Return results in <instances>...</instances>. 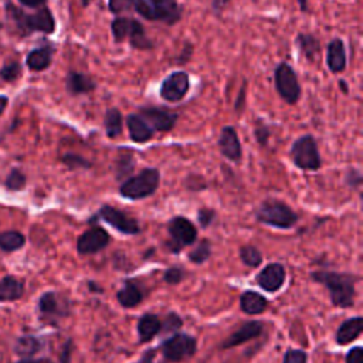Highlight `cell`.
Listing matches in <instances>:
<instances>
[{
  "label": "cell",
  "instance_id": "obj_31",
  "mask_svg": "<svg viewBox=\"0 0 363 363\" xmlns=\"http://www.w3.org/2000/svg\"><path fill=\"white\" fill-rule=\"evenodd\" d=\"M26 242L24 235L20 231L9 230L0 233V250L6 252H13L20 250Z\"/></svg>",
  "mask_w": 363,
  "mask_h": 363
},
{
  "label": "cell",
  "instance_id": "obj_13",
  "mask_svg": "<svg viewBox=\"0 0 363 363\" xmlns=\"http://www.w3.org/2000/svg\"><path fill=\"white\" fill-rule=\"evenodd\" d=\"M138 113L147 122V125L153 129V132L166 133L170 132L179 119V113L176 111H169L162 106H139Z\"/></svg>",
  "mask_w": 363,
  "mask_h": 363
},
{
  "label": "cell",
  "instance_id": "obj_52",
  "mask_svg": "<svg viewBox=\"0 0 363 363\" xmlns=\"http://www.w3.org/2000/svg\"><path fill=\"white\" fill-rule=\"evenodd\" d=\"M298 7L302 13H309L311 11V6H309V0H296Z\"/></svg>",
  "mask_w": 363,
  "mask_h": 363
},
{
  "label": "cell",
  "instance_id": "obj_10",
  "mask_svg": "<svg viewBox=\"0 0 363 363\" xmlns=\"http://www.w3.org/2000/svg\"><path fill=\"white\" fill-rule=\"evenodd\" d=\"M190 75L183 69L169 72L160 82L159 96L169 104L182 102L190 91Z\"/></svg>",
  "mask_w": 363,
  "mask_h": 363
},
{
  "label": "cell",
  "instance_id": "obj_39",
  "mask_svg": "<svg viewBox=\"0 0 363 363\" xmlns=\"http://www.w3.org/2000/svg\"><path fill=\"white\" fill-rule=\"evenodd\" d=\"M61 160L69 169H89L91 167V162L77 153H65L61 157Z\"/></svg>",
  "mask_w": 363,
  "mask_h": 363
},
{
  "label": "cell",
  "instance_id": "obj_22",
  "mask_svg": "<svg viewBox=\"0 0 363 363\" xmlns=\"http://www.w3.org/2000/svg\"><path fill=\"white\" fill-rule=\"evenodd\" d=\"M55 47L52 44H44L30 50L26 55V65L33 72H43L52 64Z\"/></svg>",
  "mask_w": 363,
  "mask_h": 363
},
{
  "label": "cell",
  "instance_id": "obj_23",
  "mask_svg": "<svg viewBox=\"0 0 363 363\" xmlns=\"http://www.w3.org/2000/svg\"><path fill=\"white\" fill-rule=\"evenodd\" d=\"M125 123L128 128L129 138L135 143L149 142L155 135L153 129L147 125V122L138 112L128 113L125 118Z\"/></svg>",
  "mask_w": 363,
  "mask_h": 363
},
{
  "label": "cell",
  "instance_id": "obj_37",
  "mask_svg": "<svg viewBox=\"0 0 363 363\" xmlns=\"http://www.w3.org/2000/svg\"><path fill=\"white\" fill-rule=\"evenodd\" d=\"M254 136H255V140L258 142L259 146H267L268 140L271 138L269 126L259 118L254 123Z\"/></svg>",
  "mask_w": 363,
  "mask_h": 363
},
{
  "label": "cell",
  "instance_id": "obj_1",
  "mask_svg": "<svg viewBox=\"0 0 363 363\" xmlns=\"http://www.w3.org/2000/svg\"><path fill=\"white\" fill-rule=\"evenodd\" d=\"M6 14L23 35H31L34 33L52 34L57 28L55 17L47 4L35 9L33 13H26L14 3L6 1Z\"/></svg>",
  "mask_w": 363,
  "mask_h": 363
},
{
  "label": "cell",
  "instance_id": "obj_14",
  "mask_svg": "<svg viewBox=\"0 0 363 363\" xmlns=\"http://www.w3.org/2000/svg\"><path fill=\"white\" fill-rule=\"evenodd\" d=\"M99 217L108 223L111 227L118 230L122 234H138L140 231V227L135 218H132L129 214L123 213L122 210L112 207V206H102L99 208Z\"/></svg>",
  "mask_w": 363,
  "mask_h": 363
},
{
  "label": "cell",
  "instance_id": "obj_51",
  "mask_svg": "<svg viewBox=\"0 0 363 363\" xmlns=\"http://www.w3.org/2000/svg\"><path fill=\"white\" fill-rule=\"evenodd\" d=\"M69 356H71V340H68L64 345V350L61 354V363H69Z\"/></svg>",
  "mask_w": 363,
  "mask_h": 363
},
{
  "label": "cell",
  "instance_id": "obj_36",
  "mask_svg": "<svg viewBox=\"0 0 363 363\" xmlns=\"http://www.w3.org/2000/svg\"><path fill=\"white\" fill-rule=\"evenodd\" d=\"M135 167V159L132 156V153H123L121 155V157L116 160V177L118 179H122V177H126L132 173Z\"/></svg>",
  "mask_w": 363,
  "mask_h": 363
},
{
  "label": "cell",
  "instance_id": "obj_35",
  "mask_svg": "<svg viewBox=\"0 0 363 363\" xmlns=\"http://www.w3.org/2000/svg\"><path fill=\"white\" fill-rule=\"evenodd\" d=\"M211 254V245L208 240H201L200 242H197L193 250L189 252V259L194 264H203L204 261L208 259Z\"/></svg>",
  "mask_w": 363,
  "mask_h": 363
},
{
  "label": "cell",
  "instance_id": "obj_32",
  "mask_svg": "<svg viewBox=\"0 0 363 363\" xmlns=\"http://www.w3.org/2000/svg\"><path fill=\"white\" fill-rule=\"evenodd\" d=\"M21 75H23V65L18 60L7 61L0 68V79L7 84L17 82L21 78Z\"/></svg>",
  "mask_w": 363,
  "mask_h": 363
},
{
  "label": "cell",
  "instance_id": "obj_41",
  "mask_svg": "<svg viewBox=\"0 0 363 363\" xmlns=\"http://www.w3.org/2000/svg\"><path fill=\"white\" fill-rule=\"evenodd\" d=\"M308 356L301 349H288L284 354L282 363H306Z\"/></svg>",
  "mask_w": 363,
  "mask_h": 363
},
{
  "label": "cell",
  "instance_id": "obj_7",
  "mask_svg": "<svg viewBox=\"0 0 363 363\" xmlns=\"http://www.w3.org/2000/svg\"><path fill=\"white\" fill-rule=\"evenodd\" d=\"M160 182V173L155 167H146L142 169L138 174L128 177L119 187L121 196L130 199V200H139L152 196Z\"/></svg>",
  "mask_w": 363,
  "mask_h": 363
},
{
  "label": "cell",
  "instance_id": "obj_27",
  "mask_svg": "<svg viewBox=\"0 0 363 363\" xmlns=\"http://www.w3.org/2000/svg\"><path fill=\"white\" fill-rule=\"evenodd\" d=\"M268 306V301L265 296L255 291H245L240 296V308L242 312L248 315H259Z\"/></svg>",
  "mask_w": 363,
  "mask_h": 363
},
{
  "label": "cell",
  "instance_id": "obj_25",
  "mask_svg": "<svg viewBox=\"0 0 363 363\" xmlns=\"http://www.w3.org/2000/svg\"><path fill=\"white\" fill-rule=\"evenodd\" d=\"M24 281L14 275H6L0 279V302H13L23 296Z\"/></svg>",
  "mask_w": 363,
  "mask_h": 363
},
{
  "label": "cell",
  "instance_id": "obj_8",
  "mask_svg": "<svg viewBox=\"0 0 363 363\" xmlns=\"http://www.w3.org/2000/svg\"><path fill=\"white\" fill-rule=\"evenodd\" d=\"M291 159L302 170H318L322 164L316 139L311 135H302L291 145Z\"/></svg>",
  "mask_w": 363,
  "mask_h": 363
},
{
  "label": "cell",
  "instance_id": "obj_4",
  "mask_svg": "<svg viewBox=\"0 0 363 363\" xmlns=\"http://www.w3.org/2000/svg\"><path fill=\"white\" fill-rule=\"evenodd\" d=\"M183 4L179 0H135L133 13L147 21L176 26L183 18Z\"/></svg>",
  "mask_w": 363,
  "mask_h": 363
},
{
  "label": "cell",
  "instance_id": "obj_56",
  "mask_svg": "<svg viewBox=\"0 0 363 363\" xmlns=\"http://www.w3.org/2000/svg\"><path fill=\"white\" fill-rule=\"evenodd\" d=\"M89 3H91V0H81L82 7H88V6H89Z\"/></svg>",
  "mask_w": 363,
  "mask_h": 363
},
{
  "label": "cell",
  "instance_id": "obj_34",
  "mask_svg": "<svg viewBox=\"0 0 363 363\" xmlns=\"http://www.w3.org/2000/svg\"><path fill=\"white\" fill-rule=\"evenodd\" d=\"M26 183H27L26 174H24L20 169H17V167L11 169V170L9 172V174L6 176V180H4V186H6V189L10 190V191L23 190L24 186H26Z\"/></svg>",
  "mask_w": 363,
  "mask_h": 363
},
{
  "label": "cell",
  "instance_id": "obj_20",
  "mask_svg": "<svg viewBox=\"0 0 363 363\" xmlns=\"http://www.w3.org/2000/svg\"><path fill=\"white\" fill-rule=\"evenodd\" d=\"M294 44L296 50L301 52V55L309 64H313L319 58V54L322 51V44L319 37H316L311 31H299L294 38Z\"/></svg>",
  "mask_w": 363,
  "mask_h": 363
},
{
  "label": "cell",
  "instance_id": "obj_30",
  "mask_svg": "<svg viewBox=\"0 0 363 363\" xmlns=\"http://www.w3.org/2000/svg\"><path fill=\"white\" fill-rule=\"evenodd\" d=\"M43 349V342L37 336L24 335L16 339L14 352L21 356L23 359H30L31 356L37 354Z\"/></svg>",
  "mask_w": 363,
  "mask_h": 363
},
{
  "label": "cell",
  "instance_id": "obj_5",
  "mask_svg": "<svg viewBox=\"0 0 363 363\" xmlns=\"http://www.w3.org/2000/svg\"><path fill=\"white\" fill-rule=\"evenodd\" d=\"M257 220L274 228L288 230L298 223V214L278 199L265 200L257 210Z\"/></svg>",
  "mask_w": 363,
  "mask_h": 363
},
{
  "label": "cell",
  "instance_id": "obj_26",
  "mask_svg": "<svg viewBox=\"0 0 363 363\" xmlns=\"http://www.w3.org/2000/svg\"><path fill=\"white\" fill-rule=\"evenodd\" d=\"M162 328V320L155 313H145L138 320V335L140 343L150 342L156 335H159Z\"/></svg>",
  "mask_w": 363,
  "mask_h": 363
},
{
  "label": "cell",
  "instance_id": "obj_38",
  "mask_svg": "<svg viewBox=\"0 0 363 363\" xmlns=\"http://www.w3.org/2000/svg\"><path fill=\"white\" fill-rule=\"evenodd\" d=\"M135 0H108V10L113 16H123L133 11Z\"/></svg>",
  "mask_w": 363,
  "mask_h": 363
},
{
  "label": "cell",
  "instance_id": "obj_42",
  "mask_svg": "<svg viewBox=\"0 0 363 363\" xmlns=\"http://www.w3.org/2000/svg\"><path fill=\"white\" fill-rule=\"evenodd\" d=\"M247 85H248V81L244 79L240 89H238V94H237V98H235V102H234V111L237 115H240L242 112V109L245 108V101H247Z\"/></svg>",
  "mask_w": 363,
  "mask_h": 363
},
{
  "label": "cell",
  "instance_id": "obj_21",
  "mask_svg": "<svg viewBox=\"0 0 363 363\" xmlns=\"http://www.w3.org/2000/svg\"><path fill=\"white\" fill-rule=\"evenodd\" d=\"M264 325L262 322L258 320H248L244 322L237 330H234L221 345L223 349H230V347H235L238 345H242L251 339L258 337L262 333Z\"/></svg>",
  "mask_w": 363,
  "mask_h": 363
},
{
  "label": "cell",
  "instance_id": "obj_54",
  "mask_svg": "<svg viewBox=\"0 0 363 363\" xmlns=\"http://www.w3.org/2000/svg\"><path fill=\"white\" fill-rule=\"evenodd\" d=\"M7 105H9V98H7L6 95H0V116H1L3 112L6 111Z\"/></svg>",
  "mask_w": 363,
  "mask_h": 363
},
{
  "label": "cell",
  "instance_id": "obj_24",
  "mask_svg": "<svg viewBox=\"0 0 363 363\" xmlns=\"http://www.w3.org/2000/svg\"><path fill=\"white\" fill-rule=\"evenodd\" d=\"M362 329H363V319L360 316L346 319L343 323H340V326L336 330V343L342 346L349 345L350 342L359 337V335L362 333Z\"/></svg>",
  "mask_w": 363,
  "mask_h": 363
},
{
  "label": "cell",
  "instance_id": "obj_28",
  "mask_svg": "<svg viewBox=\"0 0 363 363\" xmlns=\"http://www.w3.org/2000/svg\"><path fill=\"white\" fill-rule=\"evenodd\" d=\"M116 298L123 308H133L143 299V291L135 281H126L118 291Z\"/></svg>",
  "mask_w": 363,
  "mask_h": 363
},
{
  "label": "cell",
  "instance_id": "obj_43",
  "mask_svg": "<svg viewBox=\"0 0 363 363\" xmlns=\"http://www.w3.org/2000/svg\"><path fill=\"white\" fill-rule=\"evenodd\" d=\"M183 277H184V271L180 267H170L166 269L163 278L167 284L174 285V284H179L183 279Z\"/></svg>",
  "mask_w": 363,
  "mask_h": 363
},
{
  "label": "cell",
  "instance_id": "obj_6",
  "mask_svg": "<svg viewBox=\"0 0 363 363\" xmlns=\"http://www.w3.org/2000/svg\"><path fill=\"white\" fill-rule=\"evenodd\" d=\"M274 88L278 96L288 105H296L302 95V86L294 67L281 61L274 68Z\"/></svg>",
  "mask_w": 363,
  "mask_h": 363
},
{
  "label": "cell",
  "instance_id": "obj_45",
  "mask_svg": "<svg viewBox=\"0 0 363 363\" xmlns=\"http://www.w3.org/2000/svg\"><path fill=\"white\" fill-rule=\"evenodd\" d=\"M193 51H194L193 44L189 43V41H186L184 45H183V51H182V52L177 55V58H176V62H177V64H186V62H189L190 58L193 57Z\"/></svg>",
  "mask_w": 363,
  "mask_h": 363
},
{
  "label": "cell",
  "instance_id": "obj_49",
  "mask_svg": "<svg viewBox=\"0 0 363 363\" xmlns=\"http://www.w3.org/2000/svg\"><path fill=\"white\" fill-rule=\"evenodd\" d=\"M21 6L28 9H38L47 4V0H17Z\"/></svg>",
  "mask_w": 363,
  "mask_h": 363
},
{
  "label": "cell",
  "instance_id": "obj_44",
  "mask_svg": "<svg viewBox=\"0 0 363 363\" xmlns=\"http://www.w3.org/2000/svg\"><path fill=\"white\" fill-rule=\"evenodd\" d=\"M214 217H216V211L211 210V208L203 207V208H200V210L197 211V220H199V223H200V225H201L203 228L208 227V225L213 223Z\"/></svg>",
  "mask_w": 363,
  "mask_h": 363
},
{
  "label": "cell",
  "instance_id": "obj_46",
  "mask_svg": "<svg viewBox=\"0 0 363 363\" xmlns=\"http://www.w3.org/2000/svg\"><path fill=\"white\" fill-rule=\"evenodd\" d=\"M346 363H363V347L354 346L346 354Z\"/></svg>",
  "mask_w": 363,
  "mask_h": 363
},
{
  "label": "cell",
  "instance_id": "obj_16",
  "mask_svg": "<svg viewBox=\"0 0 363 363\" xmlns=\"http://www.w3.org/2000/svg\"><path fill=\"white\" fill-rule=\"evenodd\" d=\"M64 86L68 95L71 96H82V95H88L92 94L98 84L94 79L92 75L81 72V71H75V69H69L65 74L64 78Z\"/></svg>",
  "mask_w": 363,
  "mask_h": 363
},
{
  "label": "cell",
  "instance_id": "obj_40",
  "mask_svg": "<svg viewBox=\"0 0 363 363\" xmlns=\"http://www.w3.org/2000/svg\"><path fill=\"white\" fill-rule=\"evenodd\" d=\"M183 326V319L176 313V312H170L166 315L164 320L162 322V328L160 332L164 333H173L177 329H180Z\"/></svg>",
  "mask_w": 363,
  "mask_h": 363
},
{
  "label": "cell",
  "instance_id": "obj_53",
  "mask_svg": "<svg viewBox=\"0 0 363 363\" xmlns=\"http://www.w3.org/2000/svg\"><path fill=\"white\" fill-rule=\"evenodd\" d=\"M337 86H339V89H340L342 94H345V95L349 94V84H347L345 79H339V81H337Z\"/></svg>",
  "mask_w": 363,
  "mask_h": 363
},
{
  "label": "cell",
  "instance_id": "obj_47",
  "mask_svg": "<svg viewBox=\"0 0 363 363\" xmlns=\"http://www.w3.org/2000/svg\"><path fill=\"white\" fill-rule=\"evenodd\" d=\"M208 3H210V9H211L213 14L220 17L224 13L225 7L231 3V0H208Z\"/></svg>",
  "mask_w": 363,
  "mask_h": 363
},
{
  "label": "cell",
  "instance_id": "obj_48",
  "mask_svg": "<svg viewBox=\"0 0 363 363\" xmlns=\"http://www.w3.org/2000/svg\"><path fill=\"white\" fill-rule=\"evenodd\" d=\"M346 182H347L349 186H352V187L359 186V184L362 183V174H360V172L356 170V169H350V170L347 172V174H346Z\"/></svg>",
  "mask_w": 363,
  "mask_h": 363
},
{
  "label": "cell",
  "instance_id": "obj_17",
  "mask_svg": "<svg viewBox=\"0 0 363 363\" xmlns=\"http://www.w3.org/2000/svg\"><path fill=\"white\" fill-rule=\"evenodd\" d=\"M325 62L328 67V71L333 75L342 74L347 67V51L346 44L340 37H333L326 44V57Z\"/></svg>",
  "mask_w": 363,
  "mask_h": 363
},
{
  "label": "cell",
  "instance_id": "obj_19",
  "mask_svg": "<svg viewBox=\"0 0 363 363\" xmlns=\"http://www.w3.org/2000/svg\"><path fill=\"white\" fill-rule=\"evenodd\" d=\"M285 267L279 262L265 265L257 275V284L267 292H277L285 282Z\"/></svg>",
  "mask_w": 363,
  "mask_h": 363
},
{
  "label": "cell",
  "instance_id": "obj_9",
  "mask_svg": "<svg viewBox=\"0 0 363 363\" xmlns=\"http://www.w3.org/2000/svg\"><path fill=\"white\" fill-rule=\"evenodd\" d=\"M37 308L40 319L51 326H57L71 313L69 301L55 291L44 292L38 299Z\"/></svg>",
  "mask_w": 363,
  "mask_h": 363
},
{
  "label": "cell",
  "instance_id": "obj_12",
  "mask_svg": "<svg viewBox=\"0 0 363 363\" xmlns=\"http://www.w3.org/2000/svg\"><path fill=\"white\" fill-rule=\"evenodd\" d=\"M167 231L170 235L169 250L174 254L180 252L182 248L191 245L197 238V230L194 224L182 216L173 217L167 224Z\"/></svg>",
  "mask_w": 363,
  "mask_h": 363
},
{
  "label": "cell",
  "instance_id": "obj_29",
  "mask_svg": "<svg viewBox=\"0 0 363 363\" xmlns=\"http://www.w3.org/2000/svg\"><path fill=\"white\" fill-rule=\"evenodd\" d=\"M104 129H105V133L109 139H115L118 138L119 135H122L123 132V115L122 112L112 106V108H108L104 113Z\"/></svg>",
  "mask_w": 363,
  "mask_h": 363
},
{
  "label": "cell",
  "instance_id": "obj_3",
  "mask_svg": "<svg viewBox=\"0 0 363 363\" xmlns=\"http://www.w3.org/2000/svg\"><path fill=\"white\" fill-rule=\"evenodd\" d=\"M112 40L115 44L128 43L132 50L150 51L156 48L153 40L146 34L145 26L135 17L115 16L109 24Z\"/></svg>",
  "mask_w": 363,
  "mask_h": 363
},
{
  "label": "cell",
  "instance_id": "obj_18",
  "mask_svg": "<svg viewBox=\"0 0 363 363\" xmlns=\"http://www.w3.org/2000/svg\"><path fill=\"white\" fill-rule=\"evenodd\" d=\"M218 149L221 155L231 160V162H240L242 157V147L238 138V133L234 126H224L220 132L218 140H217Z\"/></svg>",
  "mask_w": 363,
  "mask_h": 363
},
{
  "label": "cell",
  "instance_id": "obj_15",
  "mask_svg": "<svg viewBox=\"0 0 363 363\" xmlns=\"http://www.w3.org/2000/svg\"><path fill=\"white\" fill-rule=\"evenodd\" d=\"M109 242V234L99 225L85 230L77 240V251L81 255L95 254L104 250Z\"/></svg>",
  "mask_w": 363,
  "mask_h": 363
},
{
  "label": "cell",
  "instance_id": "obj_11",
  "mask_svg": "<svg viewBox=\"0 0 363 363\" xmlns=\"http://www.w3.org/2000/svg\"><path fill=\"white\" fill-rule=\"evenodd\" d=\"M160 349L166 362L177 363L196 353L197 340L189 333H174L162 343Z\"/></svg>",
  "mask_w": 363,
  "mask_h": 363
},
{
  "label": "cell",
  "instance_id": "obj_55",
  "mask_svg": "<svg viewBox=\"0 0 363 363\" xmlns=\"http://www.w3.org/2000/svg\"><path fill=\"white\" fill-rule=\"evenodd\" d=\"M17 363H41V362L40 360H33V359H23V360H20Z\"/></svg>",
  "mask_w": 363,
  "mask_h": 363
},
{
  "label": "cell",
  "instance_id": "obj_33",
  "mask_svg": "<svg viewBox=\"0 0 363 363\" xmlns=\"http://www.w3.org/2000/svg\"><path fill=\"white\" fill-rule=\"evenodd\" d=\"M240 258L241 261L247 265V267H251V268H255V267H259L261 262H262V255L259 252V250L251 244H247V245H242L240 248Z\"/></svg>",
  "mask_w": 363,
  "mask_h": 363
},
{
  "label": "cell",
  "instance_id": "obj_2",
  "mask_svg": "<svg viewBox=\"0 0 363 363\" xmlns=\"http://www.w3.org/2000/svg\"><path fill=\"white\" fill-rule=\"evenodd\" d=\"M315 282L322 284L330 295V301L337 308H350L356 298L357 278L350 274L333 271H315L312 272Z\"/></svg>",
  "mask_w": 363,
  "mask_h": 363
},
{
  "label": "cell",
  "instance_id": "obj_50",
  "mask_svg": "<svg viewBox=\"0 0 363 363\" xmlns=\"http://www.w3.org/2000/svg\"><path fill=\"white\" fill-rule=\"evenodd\" d=\"M155 356H156V350L155 349H147L142 354V357H140V360L138 363H155Z\"/></svg>",
  "mask_w": 363,
  "mask_h": 363
}]
</instances>
